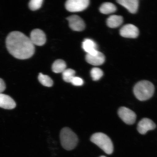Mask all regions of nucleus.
<instances>
[{"label":"nucleus","instance_id":"obj_1","mask_svg":"<svg viewBox=\"0 0 157 157\" xmlns=\"http://www.w3.org/2000/svg\"><path fill=\"white\" fill-rule=\"evenodd\" d=\"M6 43L7 50L16 58L26 59L34 54V45L30 38L19 31L10 33L6 39Z\"/></svg>","mask_w":157,"mask_h":157},{"label":"nucleus","instance_id":"obj_2","mask_svg":"<svg viewBox=\"0 0 157 157\" xmlns=\"http://www.w3.org/2000/svg\"><path fill=\"white\" fill-rule=\"evenodd\" d=\"M155 88L153 84L147 80H142L136 84L133 88V93L139 101L150 99L154 95Z\"/></svg>","mask_w":157,"mask_h":157},{"label":"nucleus","instance_id":"obj_3","mask_svg":"<svg viewBox=\"0 0 157 157\" xmlns=\"http://www.w3.org/2000/svg\"><path fill=\"white\" fill-rule=\"evenodd\" d=\"M61 144L65 150H73L77 146L78 139L77 135L71 129L65 127L62 129L60 133Z\"/></svg>","mask_w":157,"mask_h":157},{"label":"nucleus","instance_id":"obj_4","mask_svg":"<svg viewBox=\"0 0 157 157\" xmlns=\"http://www.w3.org/2000/svg\"><path fill=\"white\" fill-rule=\"evenodd\" d=\"M91 141L102 150L106 154H112L113 144L111 139L106 135L101 132L94 133L91 137Z\"/></svg>","mask_w":157,"mask_h":157},{"label":"nucleus","instance_id":"obj_5","mask_svg":"<svg viewBox=\"0 0 157 157\" xmlns=\"http://www.w3.org/2000/svg\"><path fill=\"white\" fill-rule=\"evenodd\" d=\"M89 4V0H68L65 3V7L69 11L77 12L84 10Z\"/></svg>","mask_w":157,"mask_h":157},{"label":"nucleus","instance_id":"obj_6","mask_svg":"<svg viewBox=\"0 0 157 157\" xmlns=\"http://www.w3.org/2000/svg\"><path fill=\"white\" fill-rule=\"evenodd\" d=\"M118 114L120 117L127 124H132L136 121V114L130 109L125 107H121L118 110Z\"/></svg>","mask_w":157,"mask_h":157},{"label":"nucleus","instance_id":"obj_7","mask_svg":"<svg viewBox=\"0 0 157 157\" xmlns=\"http://www.w3.org/2000/svg\"><path fill=\"white\" fill-rule=\"evenodd\" d=\"M69 25L72 30L76 31H83L85 28V24L81 17L76 15H73L67 18Z\"/></svg>","mask_w":157,"mask_h":157},{"label":"nucleus","instance_id":"obj_8","mask_svg":"<svg viewBox=\"0 0 157 157\" xmlns=\"http://www.w3.org/2000/svg\"><path fill=\"white\" fill-rule=\"evenodd\" d=\"M120 34L124 38H135L138 36L139 30L138 28L132 24H127L121 27Z\"/></svg>","mask_w":157,"mask_h":157},{"label":"nucleus","instance_id":"obj_9","mask_svg":"<svg viewBox=\"0 0 157 157\" xmlns=\"http://www.w3.org/2000/svg\"><path fill=\"white\" fill-rule=\"evenodd\" d=\"M30 40L34 45L42 46L46 42V38L45 33L42 30L35 29L32 31L30 35Z\"/></svg>","mask_w":157,"mask_h":157},{"label":"nucleus","instance_id":"obj_10","mask_svg":"<svg viewBox=\"0 0 157 157\" xmlns=\"http://www.w3.org/2000/svg\"><path fill=\"white\" fill-rule=\"evenodd\" d=\"M156 125L153 121L150 119L144 118L139 121L137 125V130L140 134H146L147 131L153 130L155 128Z\"/></svg>","mask_w":157,"mask_h":157},{"label":"nucleus","instance_id":"obj_11","mask_svg":"<svg viewBox=\"0 0 157 157\" xmlns=\"http://www.w3.org/2000/svg\"><path fill=\"white\" fill-rule=\"evenodd\" d=\"M86 60L88 63L92 65L98 66L101 65L104 63L105 62V57L102 53L98 51L95 54L86 55Z\"/></svg>","mask_w":157,"mask_h":157},{"label":"nucleus","instance_id":"obj_12","mask_svg":"<svg viewBox=\"0 0 157 157\" xmlns=\"http://www.w3.org/2000/svg\"><path fill=\"white\" fill-rule=\"evenodd\" d=\"M117 2L131 13H136L138 10L139 4L138 0H118Z\"/></svg>","mask_w":157,"mask_h":157},{"label":"nucleus","instance_id":"obj_13","mask_svg":"<svg viewBox=\"0 0 157 157\" xmlns=\"http://www.w3.org/2000/svg\"><path fill=\"white\" fill-rule=\"evenodd\" d=\"M16 106L15 101L9 96L0 94V107L7 109H14Z\"/></svg>","mask_w":157,"mask_h":157},{"label":"nucleus","instance_id":"obj_14","mask_svg":"<svg viewBox=\"0 0 157 157\" xmlns=\"http://www.w3.org/2000/svg\"><path fill=\"white\" fill-rule=\"evenodd\" d=\"M82 48L88 54H95L98 52L97 44L91 39H85L82 43Z\"/></svg>","mask_w":157,"mask_h":157},{"label":"nucleus","instance_id":"obj_15","mask_svg":"<svg viewBox=\"0 0 157 157\" xmlns=\"http://www.w3.org/2000/svg\"><path fill=\"white\" fill-rule=\"evenodd\" d=\"M123 21V17L121 16L113 15L107 19L106 23L107 26L110 28H115L120 26Z\"/></svg>","mask_w":157,"mask_h":157},{"label":"nucleus","instance_id":"obj_16","mask_svg":"<svg viewBox=\"0 0 157 157\" xmlns=\"http://www.w3.org/2000/svg\"><path fill=\"white\" fill-rule=\"evenodd\" d=\"M117 7L113 4L110 2L104 3L99 9L100 12L104 14H109L115 12Z\"/></svg>","mask_w":157,"mask_h":157},{"label":"nucleus","instance_id":"obj_17","mask_svg":"<svg viewBox=\"0 0 157 157\" xmlns=\"http://www.w3.org/2000/svg\"><path fill=\"white\" fill-rule=\"evenodd\" d=\"M66 64L64 61L58 59L55 61L52 66V70L55 73H62L66 69Z\"/></svg>","mask_w":157,"mask_h":157},{"label":"nucleus","instance_id":"obj_18","mask_svg":"<svg viewBox=\"0 0 157 157\" xmlns=\"http://www.w3.org/2000/svg\"><path fill=\"white\" fill-rule=\"evenodd\" d=\"M38 80L43 85L46 87H52L53 84V82L52 78L48 75H45L42 73L39 74Z\"/></svg>","mask_w":157,"mask_h":157},{"label":"nucleus","instance_id":"obj_19","mask_svg":"<svg viewBox=\"0 0 157 157\" xmlns=\"http://www.w3.org/2000/svg\"><path fill=\"white\" fill-rule=\"evenodd\" d=\"M75 71L72 69H67L62 72L63 78L65 82L71 83L72 78L75 76Z\"/></svg>","mask_w":157,"mask_h":157},{"label":"nucleus","instance_id":"obj_20","mask_svg":"<svg viewBox=\"0 0 157 157\" xmlns=\"http://www.w3.org/2000/svg\"><path fill=\"white\" fill-rule=\"evenodd\" d=\"M91 75L93 80L94 81H98L99 80L103 75V72L101 69L97 68H94L91 70Z\"/></svg>","mask_w":157,"mask_h":157},{"label":"nucleus","instance_id":"obj_21","mask_svg":"<svg viewBox=\"0 0 157 157\" xmlns=\"http://www.w3.org/2000/svg\"><path fill=\"white\" fill-rule=\"evenodd\" d=\"M43 2V0H31L29 3V9L32 11L36 10L40 8Z\"/></svg>","mask_w":157,"mask_h":157},{"label":"nucleus","instance_id":"obj_22","mask_svg":"<svg viewBox=\"0 0 157 157\" xmlns=\"http://www.w3.org/2000/svg\"><path fill=\"white\" fill-rule=\"evenodd\" d=\"M71 83L74 86H81L83 85L84 81L82 78L75 76L72 78Z\"/></svg>","mask_w":157,"mask_h":157},{"label":"nucleus","instance_id":"obj_23","mask_svg":"<svg viewBox=\"0 0 157 157\" xmlns=\"http://www.w3.org/2000/svg\"><path fill=\"white\" fill-rule=\"evenodd\" d=\"M6 88V86L4 81L1 78H0V94L5 91Z\"/></svg>","mask_w":157,"mask_h":157},{"label":"nucleus","instance_id":"obj_24","mask_svg":"<svg viewBox=\"0 0 157 157\" xmlns=\"http://www.w3.org/2000/svg\"><path fill=\"white\" fill-rule=\"evenodd\" d=\"M100 157H105V156H100Z\"/></svg>","mask_w":157,"mask_h":157}]
</instances>
